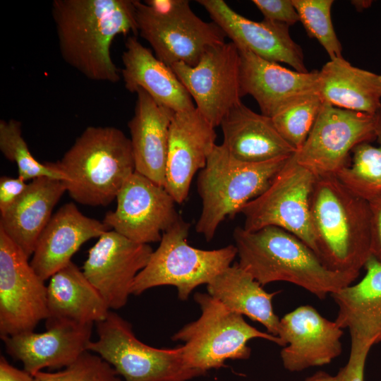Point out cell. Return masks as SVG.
I'll return each instance as SVG.
<instances>
[{
  "mask_svg": "<svg viewBox=\"0 0 381 381\" xmlns=\"http://www.w3.org/2000/svg\"><path fill=\"white\" fill-rule=\"evenodd\" d=\"M39 381H123L115 369L102 358L89 351L74 363L57 372H39Z\"/></svg>",
  "mask_w": 381,
  "mask_h": 381,
  "instance_id": "836d02e7",
  "label": "cell"
},
{
  "mask_svg": "<svg viewBox=\"0 0 381 381\" xmlns=\"http://www.w3.org/2000/svg\"><path fill=\"white\" fill-rule=\"evenodd\" d=\"M238 51L241 95H251L261 114L272 117L294 99L317 92L319 71H291L248 50Z\"/></svg>",
  "mask_w": 381,
  "mask_h": 381,
  "instance_id": "ffe728a7",
  "label": "cell"
},
{
  "mask_svg": "<svg viewBox=\"0 0 381 381\" xmlns=\"http://www.w3.org/2000/svg\"><path fill=\"white\" fill-rule=\"evenodd\" d=\"M342 329L309 305L285 314L277 334L284 346L280 353L284 368L295 373L330 363L342 351Z\"/></svg>",
  "mask_w": 381,
  "mask_h": 381,
  "instance_id": "2e32d148",
  "label": "cell"
},
{
  "mask_svg": "<svg viewBox=\"0 0 381 381\" xmlns=\"http://www.w3.org/2000/svg\"><path fill=\"white\" fill-rule=\"evenodd\" d=\"M193 298L200 308V316L172 337L184 342L183 354L189 367L205 373L224 366L228 359H247L251 353L248 342L253 339L283 346L279 337L253 327L243 315L229 310L208 293L196 292Z\"/></svg>",
  "mask_w": 381,
  "mask_h": 381,
  "instance_id": "8992f818",
  "label": "cell"
},
{
  "mask_svg": "<svg viewBox=\"0 0 381 381\" xmlns=\"http://www.w3.org/2000/svg\"><path fill=\"white\" fill-rule=\"evenodd\" d=\"M220 126L222 144L237 160L262 162L296 152L278 132L271 117L253 111L242 102L229 110Z\"/></svg>",
  "mask_w": 381,
  "mask_h": 381,
  "instance_id": "603a6c76",
  "label": "cell"
},
{
  "mask_svg": "<svg viewBox=\"0 0 381 381\" xmlns=\"http://www.w3.org/2000/svg\"><path fill=\"white\" fill-rule=\"evenodd\" d=\"M49 164L76 202L107 206L135 171L130 138L113 126H88L62 158Z\"/></svg>",
  "mask_w": 381,
  "mask_h": 381,
  "instance_id": "277c9868",
  "label": "cell"
},
{
  "mask_svg": "<svg viewBox=\"0 0 381 381\" xmlns=\"http://www.w3.org/2000/svg\"><path fill=\"white\" fill-rule=\"evenodd\" d=\"M305 381H338V377L337 375H332L327 372L320 370L308 377Z\"/></svg>",
  "mask_w": 381,
  "mask_h": 381,
  "instance_id": "ab89813d",
  "label": "cell"
},
{
  "mask_svg": "<svg viewBox=\"0 0 381 381\" xmlns=\"http://www.w3.org/2000/svg\"><path fill=\"white\" fill-rule=\"evenodd\" d=\"M67 191L64 181L52 177L32 180L16 203L1 215L0 229L30 258L52 217V211Z\"/></svg>",
  "mask_w": 381,
  "mask_h": 381,
  "instance_id": "484cf974",
  "label": "cell"
},
{
  "mask_svg": "<svg viewBox=\"0 0 381 381\" xmlns=\"http://www.w3.org/2000/svg\"><path fill=\"white\" fill-rule=\"evenodd\" d=\"M371 256L381 262V196L369 202Z\"/></svg>",
  "mask_w": 381,
  "mask_h": 381,
  "instance_id": "74e56055",
  "label": "cell"
},
{
  "mask_svg": "<svg viewBox=\"0 0 381 381\" xmlns=\"http://www.w3.org/2000/svg\"><path fill=\"white\" fill-rule=\"evenodd\" d=\"M233 238L238 264L262 286L289 282L322 300L351 284L359 275L329 270L302 240L279 227L248 231L238 226Z\"/></svg>",
  "mask_w": 381,
  "mask_h": 381,
  "instance_id": "7a4b0ae2",
  "label": "cell"
},
{
  "mask_svg": "<svg viewBox=\"0 0 381 381\" xmlns=\"http://www.w3.org/2000/svg\"><path fill=\"white\" fill-rule=\"evenodd\" d=\"M93 325L69 322L46 324V331L2 338L7 353L35 376L44 368L59 369L74 363L91 341Z\"/></svg>",
  "mask_w": 381,
  "mask_h": 381,
  "instance_id": "d6986e66",
  "label": "cell"
},
{
  "mask_svg": "<svg viewBox=\"0 0 381 381\" xmlns=\"http://www.w3.org/2000/svg\"><path fill=\"white\" fill-rule=\"evenodd\" d=\"M316 177L299 164L294 155L291 156L267 188L243 207V228L255 231L269 226L279 227L299 238L316 253L310 210Z\"/></svg>",
  "mask_w": 381,
  "mask_h": 381,
  "instance_id": "30bf717a",
  "label": "cell"
},
{
  "mask_svg": "<svg viewBox=\"0 0 381 381\" xmlns=\"http://www.w3.org/2000/svg\"><path fill=\"white\" fill-rule=\"evenodd\" d=\"M52 16L68 65L91 80L119 81L111 48L118 35L138 33L135 0H54Z\"/></svg>",
  "mask_w": 381,
  "mask_h": 381,
  "instance_id": "6da1fadb",
  "label": "cell"
},
{
  "mask_svg": "<svg viewBox=\"0 0 381 381\" xmlns=\"http://www.w3.org/2000/svg\"><path fill=\"white\" fill-rule=\"evenodd\" d=\"M216 137L214 127L195 107L174 113L164 188L176 203L188 198L193 176L205 167Z\"/></svg>",
  "mask_w": 381,
  "mask_h": 381,
  "instance_id": "ac0fdd59",
  "label": "cell"
},
{
  "mask_svg": "<svg viewBox=\"0 0 381 381\" xmlns=\"http://www.w3.org/2000/svg\"><path fill=\"white\" fill-rule=\"evenodd\" d=\"M47 309L46 324L83 325L105 320L110 311L98 291L73 262L49 278Z\"/></svg>",
  "mask_w": 381,
  "mask_h": 381,
  "instance_id": "4316f807",
  "label": "cell"
},
{
  "mask_svg": "<svg viewBox=\"0 0 381 381\" xmlns=\"http://www.w3.org/2000/svg\"><path fill=\"white\" fill-rule=\"evenodd\" d=\"M375 126V114L323 102L308 136L294 157L316 176L336 175L348 164L349 153L356 145L376 138Z\"/></svg>",
  "mask_w": 381,
  "mask_h": 381,
  "instance_id": "8fae6325",
  "label": "cell"
},
{
  "mask_svg": "<svg viewBox=\"0 0 381 381\" xmlns=\"http://www.w3.org/2000/svg\"><path fill=\"white\" fill-rule=\"evenodd\" d=\"M264 16V19L287 26L300 21L292 0H253Z\"/></svg>",
  "mask_w": 381,
  "mask_h": 381,
  "instance_id": "e575fe53",
  "label": "cell"
},
{
  "mask_svg": "<svg viewBox=\"0 0 381 381\" xmlns=\"http://www.w3.org/2000/svg\"><path fill=\"white\" fill-rule=\"evenodd\" d=\"M190 226L181 217L163 233L158 248L136 276L131 294L138 296L155 286L171 285L176 288L179 298L185 301L196 287L209 284L231 265L237 255L234 245L215 250L194 248L187 241Z\"/></svg>",
  "mask_w": 381,
  "mask_h": 381,
  "instance_id": "ba28073f",
  "label": "cell"
},
{
  "mask_svg": "<svg viewBox=\"0 0 381 381\" xmlns=\"http://www.w3.org/2000/svg\"><path fill=\"white\" fill-rule=\"evenodd\" d=\"M289 157L244 162L234 158L222 144H216L198 176L202 210L196 231L212 240L221 222L262 194Z\"/></svg>",
  "mask_w": 381,
  "mask_h": 381,
  "instance_id": "5b68a950",
  "label": "cell"
},
{
  "mask_svg": "<svg viewBox=\"0 0 381 381\" xmlns=\"http://www.w3.org/2000/svg\"><path fill=\"white\" fill-rule=\"evenodd\" d=\"M316 254L329 270L360 274L370 253L369 202L334 174L316 177L310 199Z\"/></svg>",
  "mask_w": 381,
  "mask_h": 381,
  "instance_id": "3957f363",
  "label": "cell"
},
{
  "mask_svg": "<svg viewBox=\"0 0 381 381\" xmlns=\"http://www.w3.org/2000/svg\"><path fill=\"white\" fill-rule=\"evenodd\" d=\"M135 7L138 34L169 67L195 66L208 49L225 42L222 30L200 18L188 0H135Z\"/></svg>",
  "mask_w": 381,
  "mask_h": 381,
  "instance_id": "52a82bcc",
  "label": "cell"
},
{
  "mask_svg": "<svg viewBox=\"0 0 381 381\" xmlns=\"http://www.w3.org/2000/svg\"><path fill=\"white\" fill-rule=\"evenodd\" d=\"M110 230L84 215L73 202L62 205L51 217L36 243L30 265L44 281L68 265L80 246Z\"/></svg>",
  "mask_w": 381,
  "mask_h": 381,
  "instance_id": "44dd1931",
  "label": "cell"
},
{
  "mask_svg": "<svg viewBox=\"0 0 381 381\" xmlns=\"http://www.w3.org/2000/svg\"><path fill=\"white\" fill-rule=\"evenodd\" d=\"M238 49L248 50L273 62L307 73L301 47L290 36L289 26L263 19L254 21L234 11L223 0H198Z\"/></svg>",
  "mask_w": 381,
  "mask_h": 381,
  "instance_id": "e0dca14e",
  "label": "cell"
},
{
  "mask_svg": "<svg viewBox=\"0 0 381 381\" xmlns=\"http://www.w3.org/2000/svg\"><path fill=\"white\" fill-rule=\"evenodd\" d=\"M0 151L8 160L16 164L18 176L25 181L44 176L64 181L63 176L48 162L41 163L32 156L23 137L20 121H0Z\"/></svg>",
  "mask_w": 381,
  "mask_h": 381,
  "instance_id": "1f68e13d",
  "label": "cell"
},
{
  "mask_svg": "<svg viewBox=\"0 0 381 381\" xmlns=\"http://www.w3.org/2000/svg\"><path fill=\"white\" fill-rule=\"evenodd\" d=\"M171 68L214 128L241 102L240 54L231 42L210 47L195 66L179 62Z\"/></svg>",
  "mask_w": 381,
  "mask_h": 381,
  "instance_id": "4fadbf2b",
  "label": "cell"
},
{
  "mask_svg": "<svg viewBox=\"0 0 381 381\" xmlns=\"http://www.w3.org/2000/svg\"><path fill=\"white\" fill-rule=\"evenodd\" d=\"M364 268L360 282L330 296L338 308L335 321L349 329L351 342L372 347L381 341V262L370 256Z\"/></svg>",
  "mask_w": 381,
  "mask_h": 381,
  "instance_id": "d4e9b609",
  "label": "cell"
},
{
  "mask_svg": "<svg viewBox=\"0 0 381 381\" xmlns=\"http://www.w3.org/2000/svg\"><path fill=\"white\" fill-rule=\"evenodd\" d=\"M207 285L208 294L229 310L260 322L267 332L277 336L280 319L274 312L272 299L280 291H266L238 262Z\"/></svg>",
  "mask_w": 381,
  "mask_h": 381,
  "instance_id": "f1b7e54d",
  "label": "cell"
},
{
  "mask_svg": "<svg viewBox=\"0 0 381 381\" xmlns=\"http://www.w3.org/2000/svg\"><path fill=\"white\" fill-rule=\"evenodd\" d=\"M125 48L121 75L127 90L135 93L142 89L173 112L195 107L189 92L171 67L144 47L135 36L127 38Z\"/></svg>",
  "mask_w": 381,
  "mask_h": 381,
  "instance_id": "cb8c5ba5",
  "label": "cell"
},
{
  "mask_svg": "<svg viewBox=\"0 0 381 381\" xmlns=\"http://www.w3.org/2000/svg\"><path fill=\"white\" fill-rule=\"evenodd\" d=\"M0 381H39L24 370L12 365L4 356H0Z\"/></svg>",
  "mask_w": 381,
  "mask_h": 381,
  "instance_id": "f35d334b",
  "label": "cell"
},
{
  "mask_svg": "<svg viewBox=\"0 0 381 381\" xmlns=\"http://www.w3.org/2000/svg\"><path fill=\"white\" fill-rule=\"evenodd\" d=\"M370 349L368 346L351 343L349 360L337 374L338 381H364L365 367Z\"/></svg>",
  "mask_w": 381,
  "mask_h": 381,
  "instance_id": "d590c367",
  "label": "cell"
},
{
  "mask_svg": "<svg viewBox=\"0 0 381 381\" xmlns=\"http://www.w3.org/2000/svg\"><path fill=\"white\" fill-rule=\"evenodd\" d=\"M135 94L134 114L128 122L135 171L164 187L169 128L174 112L142 89Z\"/></svg>",
  "mask_w": 381,
  "mask_h": 381,
  "instance_id": "7402d4cb",
  "label": "cell"
},
{
  "mask_svg": "<svg viewBox=\"0 0 381 381\" xmlns=\"http://www.w3.org/2000/svg\"><path fill=\"white\" fill-rule=\"evenodd\" d=\"M322 103L317 92L306 94L284 105L271 117L278 132L296 151L308 136Z\"/></svg>",
  "mask_w": 381,
  "mask_h": 381,
  "instance_id": "4dcf8cb0",
  "label": "cell"
},
{
  "mask_svg": "<svg viewBox=\"0 0 381 381\" xmlns=\"http://www.w3.org/2000/svg\"><path fill=\"white\" fill-rule=\"evenodd\" d=\"M375 119L378 145L369 142L356 145L351 163L336 174L350 190L368 202L381 196V109Z\"/></svg>",
  "mask_w": 381,
  "mask_h": 381,
  "instance_id": "f546056e",
  "label": "cell"
},
{
  "mask_svg": "<svg viewBox=\"0 0 381 381\" xmlns=\"http://www.w3.org/2000/svg\"><path fill=\"white\" fill-rule=\"evenodd\" d=\"M0 229V337L32 332L47 318V286Z\"/></svg>",
  "mask_w": 381,
  "mask_h": 381,
  "instance_id": "7c38bea8",
  "label": "cell"
},
{
  "mask_svg": "<svg viewBox=\"0 0 381 381\" xmlns=\"http://www.w3.org/2000/svg\"><path fill=\"white\" fill-rule=\"evenodd\" d=\"M116 199V209L107 212L102 222L110 230L136 243L160 241L163 233L181 217L164 187L136 171Z\"/></svg>",
  "mask_w": 381,
  "mask_h": 381,
  "instance_id": "5bb4252c",
  "label": "cell"
},
{
  "mask_svg": "<svg viewBox=\"0 0 381 381\" xmlns=\"http://www.w3.org/2000/svg\"><path fill=\"white\" fill-rule=\"evenodd\" d=\"M333 2L332 0H292L308 35L319 42L330 59L343 58L342 47L331 18Z\"/></svg>",
  "mask_w": 381,
  "mask_h": 381,
  "instance_id": "d6a6232c",
  "label": "cell"
},
{
  "mask_svg": "<svg viewBox=\"0 0 381 381\" xmlns=\"http://www.w3.org/2000/svg\"><path fill=\"white\" fill-rule=\"evenodd\" d=\"M317 93L322 102L371 115L381 109V75L330 59L319 71Z\"/></svg>",
  "mask_w": 381,
  "mask_h": 381,
  "instance_id": "83f0119b",
  "label": "cell"
},
{
  "mask_svg": "<svg viewBox=\"0 0 381 381\" xmlns=\"http://www.w3.org/2000/svg\"><path fill=\"white\" fill-rule=\"evenodd\" d=\"M28 183L18 176L0 178V214H5L20 199L28 188Z\"/></svg>",
  "mask_w": 381,
  "mask_h": 381,
  "instance_id": "8d00e7d4",
  "label": "cell"
},
{
  "mask_svg": "<svg viewBox=\"0 0 381 381\" xmlns=\"http://www.w3.org/2000/svg\"><path fill=\"white\" fill-rule=\"evenodd\" d=\"M96 325L98 339L90 341L87 351L109 363L123 381H188L205 374L186 364L181 346L157 349L144 344L113 311Z\"/></svg>",
  "mask_w": 381,
  "mask_h": 381,
  "instance_id": "9c48e42d",
  "label": "cell"
},
{
  "mask_svg": "<svg viewBox=\"0 0 381 381\" xmlns=\"http://www.w3.org/2000/svg\"><path fill=\"white\" fill-rule=\"evenodd\" d=\"M152 252L149 244L109 230L90 248L82 271L109 308L118 310L126 304L133 283Z\"/></svg>",
  "mask_w": 381,
  "mask_h": 381,
  "instance_id": "9a60e30c",
  "label": "cell"
}]
</instances>
